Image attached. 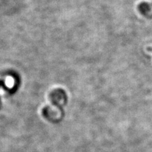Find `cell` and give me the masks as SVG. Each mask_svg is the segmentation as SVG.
<instances>
[{
  "mask_svg": "<svg viewBox=\"0 0 152 152\" xmlns=\"http://www.w3.org/2000/svg\"><path fill=\"white\" fill-rule=\"evenodd\" d=\"M139 10L144 16L148 17L152 15V5L148 3H142L140 4Z\"/></svg>",
  "mask_w": 152,
  "mask_h": 152,
  "instance_id": "obj_1",
  "label": "cell"
}]
</instances>
